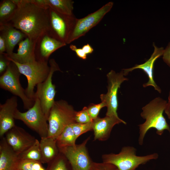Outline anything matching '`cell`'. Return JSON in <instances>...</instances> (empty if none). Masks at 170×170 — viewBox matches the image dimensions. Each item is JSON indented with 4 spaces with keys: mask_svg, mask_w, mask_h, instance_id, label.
Instances as JSON below:
<instances>
[{
    "mask_svg": "<svg viewBox=\"0 0 170 170\" xmlns=\"http://www.w3.org/2000/svg\"><path fill=\"white\" fill-rule=\"evenodd\" d=\"M48 170H67L64 159L59 154L53 160Z\"/></svg>",
    "mask_w": 170,
    "mask_h": 170,
    "instance_id": "obj_30",
    "label": "cell"
},
{
    "mask_svg": "<svg viewBox=\"0 0 170 170\" xmlns=\"http://www.w3.org/2000/svg\"><path fill=\"white\" fill-rule=\"evenodd\" d=\"M40 162L28 160H20L18 169L20 170H46Z\"/></svg>",
    "mask_w": 170,
    "mask_h": 170,
    "instance_id": "obj_26",
    "label": "cell"
},
{
    "mask_svg": "<svg viewBox=\"0 0 170 170\" xmlns=\"http://www.w3.org/2000/svg\"><path fill=\"white\" fill-rule=\"evenodd\" d=\"M76 112L66 101H55L48 118V136L56 139L66 127L76 122Z\"/></svg>",
    "mask_w": 170,
    "mask_h": 170,
    "instance_id": "obj_3",
    "label": "cell"
},
{
    "mask_svg": "<svg viewBox=\"0 0 170 170\" xmlns=\"http://www.w3.org/2000/svg\"><path fill=\"white\" fill-rule=\"evenodd\" d=\"M71 124L66 127L56 139L59 149L76 145V139Z\"/></svg>",
    "mask_w": 170,
    "mask_h": 170,
    "instance_id": "obj_24",
    "label": "cell"
},
{
    "mask_svg": "<svg viewBox=\"0 0 170 170\" xmlns=\"http://www.w3.org/2000/svg\"><path fill=\"white\" fill-rule=\"evenodd\" d=\"M70 48L71 50L76 53L77 56L79 58L83 60H86L87 59V55L82 48H78L76 45L73 44L70 45Z\"/></svg>",
    "mask_w": 170,
    "mask_h": 170,
    "instance_id": "obj_34",
    "label": "cell"
},
{
    "mask_svg": "<svg viewBox=\"0 0 170 170\" xmlns=\"http://www.w3.org/2000/svg\"><path fill=\"white\" fill-rule=\"evenodd\" d=\"M0 34L5 40L6 53L8 55L12 54L15 45L27 37L23 32L8 23L0 24Z\"/></svg>",
    "mask_w": 170,
    "mask_h": 170,
    "instance_id": "obj_20",
    "label": "cell"
},
{
    "mask_svg": "<svg viewBox=\"0 0 170 170\" xmlns=\"http://www.w3.org/2000/svg\"><path fill=\"white\" fill-rule=\"evenodd\" d=\"M18 100L16 96L7 99L0 105V137L4 135L15 125L14 114L17 109Z\"/></svg>",
    "mask_w": 170,
    "mask_h": 170,
    "instance_id": "obj_15",
    "label": "cell"
},
{
    "mask_svg": "<svg viewBox=\"0 0 170 170\" xmlns=\"http://www.w3.org/2000/svg\"><path fill=\"white\" fill-rule=\"evenodd\" d=\"M75 120L76 122L81 123H87L93 121L86 107H84L81 110L76 112Z\"/></svg>",
    "mask_w": 170,
    "mask_h": 170,
    "instance_id": "obj_28",
    "label": "cell"
},
{
    "mask_svg": "<svg viewBox=\"0 0 170 170\" xmlns=\"http://www.w3.org/2000/svg\"><path fill=\"white\" fill-rule=\"evenodd\" d=\"M124 76L122 70L116 72L111 70L107 75V92L105 94L100 95L101 102H104L106 105V116L119 117L117 112L118 107L117 92L121 84L128 80Z\"/></svg>",
    "mask_w": 170,
    "mask_h": 170,
    "instance_id": "obj_9",
    "label": "cell"
},
{
    "mask_svg": "<svg viewBox=\"0 0 170 170\" xmlns=\"http://www.w3.org/2000/svg\"><path fill=\"white\" fill-rule=\"evenodd\" d=\"M49 8L50 25L49 34L67 44L76 18L74 14L64 15Z\"/></svg>",
    "mask_w": 170,
    "mask_h": 170,
    "instance_id": "obj_11",
    "label": "cell"
},
{
    "mask_svg": "<svg viewBox=\"0 0 170 170\" xmlns=\"http://www.w3.org/2000/svg\"><path fill=\"white\" fill-rule=\"evenodd\" d=\"M82 48L87 55L91 54L94 51V49L89 44L84 45Z\"/></svg>",
    "mask_w": 170,
    "mask_h": 170,
    "instance_id": "obj_36",
    "label": "cell"
},
{
    "mask_svg": "<svg viewBox=\"0 0 170 170\" xmlns=\"http://www.w3.org/2000/svg\"><path fill=\"white\" fill-rule=\"evenodd\" d=\"M158 157L156 153L139 156L136 155V149L134 147H123L118 154L110 153L103 155V162L113 164L118 170H135L141 165L146 164L150 160Z\"/></svg>",
    "mask_w": 170,
    "mask_h": 170,
    "instance_id": "obj_4",
    "label": "cell"
},
{
    "mask_svg": "<svg viewBox=\"0 0 170 170\" xmlns=\"http://www.w3.org/2000/svg\"><path fill=\"white\" fill-rule=\"evenodd\" d=\"M17 170H19V169H18Z\"/></svg>",
    "mask_w": 170,
    "mask_h": 170,
    "instance_id": "obj_38",
    "label": "cell"
},
{
    "mask_svg": "<svg viewBox=\"0 0 170 170\" xmlns=\"http://www.w3.org/2000/svg\"><path fill=\"white\" fill-rule=\"evenodd\" d=\"M40 144L42 156V163L49 162L58 155L59 150L56 139L48 136L41 138Z\"/></svg>",
    "mask_w": 170,
    "mask_h": 170,
    "instance_id": "obj_22",
    "label": "cell"
},
{
    "mask_svg": "<svg viewBox=\"0 0 170 170\" xmlns=\"http://www.w3.org/2000/svg\"><path fill=\"white\" fill-rule=\"evenodd\" d=\"M18 8L15 0H4L0 3V24L7 23L14 17Z\"/></svg>",
    "mask_w": 170,
    "mask_h": 170,
    "instance_id": "obj_23",
    "label": "cell"
},
{
    "mask_svg": "<svg viewBox=\"0 0 170 170\" xmlns=\"http://www.w3.org/2000/svg\"><path fill=\"white\" fill-rule=\"evenodd\" d=\"M14 118L22 121L37 133L41 138L48 136V119L42 111L37 98H34V105L26 111L21 112L17 109L15 113Z\"/></svg>",
    "mask_w": 170,
    "mask_h": 170,
    "instance_id": "obj_6",
    "label": "cell"
},
{
    "mask_svg": "<svg viewBox=\"0 0 170 170\" xmlns=\"http://www.w3.org/2000/svg\"><path fill=\"white\" fill-rule=\"evenodd\" d=\"M21 74L16 65L11 61L7 70L0 77V86L15 96L20 97L23 102L24 108L28 110L34 105V100L29 98L20 81Z\"/></svg>",
    "mask_w": 170,
    "mask_h": 170,
    "instance_id": "obj_7",
    "label": "cell"
},
{
    "mask_svg": "<svg viewBox=\"0 0 170 170\" xmlns=\"http://www.w3.org/2000/svg\"><path fill=\"white\" fill-rule=\"evenodd\" d=\"M66 44L46 34L37 40L35 50L37 60L48 61L50 55Z\"/></svg>",
    "mask_w": 170,
    "mask_h": 170,
    "instance_id": "obj_17",
    "label": "cell"
},
{
    "mask_svg": "<svg viewBox=\"0 0 170 170\" xmlns=\"http://www.w3.org/2000/svg\"><path fill=\"white\" fill-rule=\"evenodd\" d=\"M5 135L8 144L18 155L31 147L37 139L24 129L16 125L8 131Z\"/></svg>",
    "mask_w": 170,
    "mask_h": 170,
    "instance_id": "obj_13",
    "label": "cell"
},
{
    "mask_svg": "<svg viewBox=\"0 0 170 170\" xmlns=\"http://www.w3.org/2000/svg\"><path fill=\"white\" fill-rule=\"evenodd\" d=\"M18 155L8 144L5 137L0 142V170H17Z\"/></svg>",
    "mask_w": 170,
    "mask_h": 170,
    "instance_id": "obj_19",
    "label": "cell"
},
{
    "mask_svg": "<svg viewBox=\"0 0 170 170\" xmlns=\"http://www.w3.org/2000/svg\"><path fill=\"white\" fill-rule=\"evenodd\" d=\"M93 121L85 123L76 122L71 124L76 139L82 134L93 130Z\"/></svg>",
    "mask_w": 170,
    "mask_h": 170,
    "instance_id": "obj_27",
    "label": "cell"
},
{
    "mask_svg": "<svg viewBox=\"0 0 170 170\" xmlns=\"http://www.w3.org/2000/svg\"><path fill=\"white\" fill-rule=\"evenodd\" d=\"M105 107H106V104L104 102H101L98 104H91L87 107L88 111L93 120L98 117L100 110Z\"/></svg>",
    "mask_w": 170,
    "mask_h": 170,
    "instance_id": "obj_29",
    "label": "cell"
},
{
    "mask_svg": "<svg viewBox=\"0 0 170 170\" xmlns=\"http://www.w3.org/2000/svg\"><path fill=\"white\" fill-rule=\"evenodd\" d=\"M89 170H118L113 164L104 162H93Z\"/></svg>",
    "mask_w": 170,
    "mask_h": 170,
    "instance_id": "obj_31",
    "label": "cell"
},
{
    "mask_svg": "<svg viewBox=\"0 0 170 170\" xmlns=\"http://www.w3.org/2000/svg\"><path fill=\"white\" fill-rule=\"evenodd\" d=\"M49 64L50 70L49 75L44 81L37 86L34 95V98H37L39 99L42 111L48 119L55 101L54 98L56 92L55 85L52 82L53 74L55 71H61L54 59H50Z\"/></svg>",
    "mask_w": 170,
    "mask_h": 170,
    "instance_id": "obj_8",
    "label": "cell"
},
{
    "mask_svg": "<svg viewBox=\"0 0 170 170\" xmlns=\"http://www.w3.org/2000/svg\"><path fill=\"white\" fill-rule=\"evenodd\" d=\"M113 5V2H109L87 16L81 19L76 18L67 44L84 36L92 28L97 25L104 16L110 11Z\"/></svg>",
    "mask_w": 170,
    "mask_h": 170,
    "instance_id": "obj_10",
    "label": "cell"
},
{
    "mask_svg": "<svg viewBox=\"0 0 170 170\" xmlns=\"http://www.w3.org/2000/svg\"><path fill=\"white\" fill-rule=\"evenodd\" d=\"M154 51L150 58L143 64L136 65L130 68L123 69L122 70L125 76L128 73L136 69H140L143 70L147 75L148 81L144 83L143 86L144 88L149 86L153 87L155 89L158 93H161V89L155 82L154 79V65L155 61L159 58L162 56L164 48L162 47H157L154 44Z\"/></svg>",
    "mask_w": 170,
    "mask_h": 170,
    "instance_id": "obj_14",
    "label": "cell"
},
{
    "mask_svg": "<svg viewBox=\"0 0 170 170\" xmlns=\"http://www.w3.org/2000/svg\"><path fill=\"white\" fill-rule=\"evenodd\" d=\"M168 98V101L164 111L167 115L168 118L170 120V89Z\"/></svg>",
    "mask_w": 170,
    "mask_h": 170,
    "instance_id": "obj_37",
    "label": "cell"
},
{
    "mask_svg": "<svg viewBox=\"0 0 170 170\" xmlns=\"http://www.w3.org/2000/svg\"><path fill=\"white\" fill-rule=\"evenodd\" d=\"M10 60L16 65L20 73L26 76L28 84L26 93L29 98L34 100L35 87L44 81L49 73L50 67L48 61L36 60L28 63L20 64Z\"/></svg>",
    "mask_w": 170,
    "mask_h": 170,
    "instance_id": "obj_5",
    "label": "cell"
},
{
    "mask_svg": "<svg viewBox=\"0 0 170 170\" xmlns=\"http://www.w3.org/2000/svg\"><path fill=\"white\" fill-rule=\"evenodd\" d=\"M6 45L5 40L3 36L0 34V54L6 51Z\"/></svg>",
    "mask_w": 170,
    "mask_h": 170,
    "instance_id": "obj_35",
    "label": "cell"
},
{
    "mask_svg": "<svg viewBox=\"0 0 170 170\" xmlns=\"http://www.w3.org/2000/svg\"><path fill=\"white\" fill-rule=\"evenodd\" d=\"M162 59L164 62L170 68V42L164 49Z\"/></svg>",
    "mask_w": 170,
    "mask_h": 170,
    "instance_id": "obj_33",
    "label": "cell"
},
{
    "mask_svg": "<svg viewBox=\"0 0 170 170\" xmlns=\"http://www.w3.org/2000/svg\"><path fill=\"white\" fill-rule=\"evenodd\" d=\"M10 62L7 57L6 53L0 54V74L1 75L6 71Z\"/></svg>",
    "mask_w": 170,
    "mask_h": 170,
    "instance_id": "obj_32",
    "label": "cell"
},
{
    "mask_svg": "<svg viewBox=\"0 0 170 170\" xmlns=\"http://www.w3.org/2000/svg\"><path fill=\"white\" fill-rule=\"evenodd\" d=\"M17 11L9 22L31 39L37 42L50 30L49 8L38 5L33 0H15Z\"/></svg>",
    "mask_w": 170,
    "mask_h": 170,
    "instance_id": "obj_1",
    "label": "cell"
},
{
    "mask_svg": "<svg viewBox=\"0 0 170 170\" xmlns=\"http://www.w3.org/2000/svg\"><path fill=\"white\" fill-rule=\"evenodd\" d=\"M89 139L80 144L59 149V152L68 160L73 170H90L93 162L86 147Z\"/></svg>",
    "mask_w": 170,
    "mask_h": 170,
    "instance_id": "obj_12",
    "label": "cell"
},
{
    "mask_svg": "<svg viewBox=\"0 0 170 170\" xmlns=\"http://www.w3.org/2000/svg\"><path fill=\"white\" fill-rule=\"evenodd\" d=\"M167 103V101L158 97L142 108L140 116L145 121L139 125V135L138 141L140 145L143 144L145 135L151 128L156 129V133L160 135H161L165 130H167L170 133V126L163 115Z\"/></svg>",
    "mask_w": 170,
    "mask_h": 170,
    "instance_id": "obj_2",
    "label": "cell"
},
{
    "mask_svg": "<svg viewBox=\"0 0 170 170\" xmlns=\"http://www.w3.org/2000/svg\"><path fill=\"white\" fill-rule=\"evenodd\" d=\"M126 122L119 117L106 116L103 118L97 117L93 121V130L94 140L105 141L110 137L113 127L116 124Z\"/></svg>",
    "mask_w": 170,
    "mask_h": 170,
    "instance_id": "obj_16",
    "label": "cell"
},
{
    "mask_svg": "<svg viewBox=\"0 0 170 170\" xmlns=\"http://www.w3.org/2000/svg\"><path fill=\"white\" fill-rule=\"evenodd\" d=\"M18 157L20 160L28 159L41 162L42 156L40 141L37 139L31 147L19 154Z\"/></svg>",
    "mask_w": 170,
    "mask_h": 170,
    "instance_id": "obj_25",
    "label": "cell"
},
{
    "mask_svg": "<svg viewBox=\"0 0 170 170\" xmlns=\"http://www.w3.org/2000/svg\"><path fill=\"white\" fill-rule=\"evenodd\" d=\"M37 42L27 37L19 43L16 53H13L8 55L6 54L8 59L20 64H25L36 60L35 53Z\"/></svg>",
    "mask_w": 170,
    "mask_h": 170,
    "instance_id": "obj_18",
    "label": "cell"
},
{
    "mask_svg": "<svg viewBox=\"0 0 170 170\" xmlns=\"http://www.w3.org/2000/svg\"><path fill=\"white\" fill-rule=\"evenodd\" d=\"M42 6L49 8L60 14L67 15H73L74 2L71 0H33Z\"/></svg>",
    "mask_w": 170,
    "mask_h": 170,
    "instance_id": "obj_21",
    "label": "cell"
}]
</instances>
